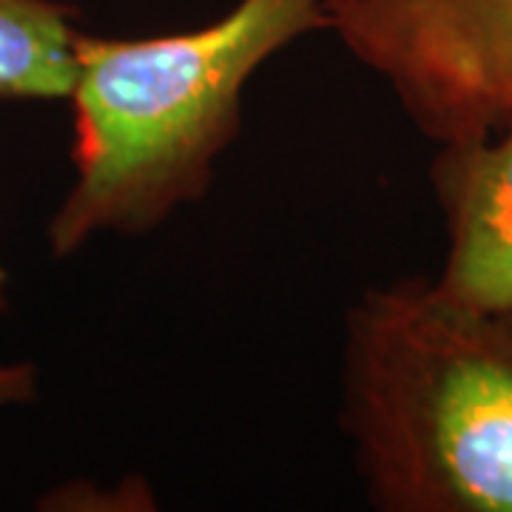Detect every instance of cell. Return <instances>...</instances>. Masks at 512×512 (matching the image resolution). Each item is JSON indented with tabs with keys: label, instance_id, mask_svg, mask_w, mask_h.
Masks as SVG:
<instances>
[{
	"label": "cell",
	"instance_id": "obj_6",
	"mask_svg": "<svg viewBox=\"0 0 512 512\" xmlns=\"http://www.w3.org/2000/svg\"><path fill=\"white\" fill-rule=\"evenodd\" d=\"M37 399V367L32 362H0V410Z\"/></svg>",
	"mask_w": 512,
	"mask_h": 512
},
{
	"label": "cell",
	"instance_id": "obj_3",
	"mask_svg": "<svg viewBox=\"0 0 512 512\" xmlns=\"http://www.w3.org/2000/svg\"><path fill=\"white\" fill-rule=\"evenodd\" d=\"M325 29L436 146L512 117V0H322Z\"/></svg>",
	"mask_w": 512,
	"mask_h": 512
},
{
	"label": "cell",
	"instance_id": "obj_4",
	"mask_svg": "<svg viewBox=\"0 0 512 512\" xmlns=\"http://www.w3.org/2000/svg\"><path fill=\"white\" fill-rule=\"evenodd\" d=\"M430 185L447 231L433 291L461 308L512 311V117L487 137L439 146Z\"/></svg>",
	"mask_w": 512,
	"mask_h": 512
},
{
	"label": "cell",
	"instance_id": "obj_5",
	"mask_svg": "<svg viewBox=\"0 0 512 512\" xmlns=\"http://www.w3.org/2000/svg\"><path fill=\"white\" fill-rule=\"evenodd\" d=\"M77 32L60 0H0V97L66 100Z\"/></svg>",
	"mask_w": 512,
	"mask_h": 512
},
{
	"label": "cell",
	"instance_id": "obj_7",
	"mask_svg": "<svg viewBox=\"0 0 512 512\" xmlns=\"http://www.w3.org/2000/svg\"><path fill=\"white\" fill-rule=\"evenodd\" d=\"M9 308V274L6 268L0 265V313Z\"/></svg>",
	"mask_w": 512,
	"mask_h": 512
},
{
	"label": "cell",
	"instance_id": "obj_2",
	"mask_svg": "<svg viewBox=\"0 0 512 512\" xmlns=\"http://www.w3.org/2000/svg\"><path fill=\"white\" fill-rule=\"evenodd\" d=\"M342 430L370 507L512 512V311L407 276L350 305Z\"/></svg>",
	"mask_w": 512,
	"mask_h": 512
},
{
	"label": "cell",
	"instance_id": "obj_1",
	"mask_svg": "<svg viewBox=\"0 0 512 512\" xmlns=\"http://www.w3.org/2000/svg\"><path fill=\"white\" fill-rule=\"evenodd\" d=\"M325 29L322 0H239L200 29L74 37V180L49 220L69 256L94 237H140L205 197L239 137L254 74Z\"/></svg>",
	"mask_w": 512,
	"mask_h": 512
}]
</instances>
